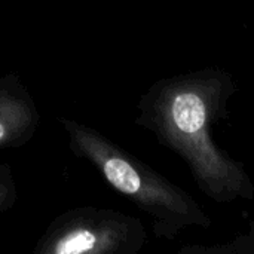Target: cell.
Masks as SVG:
<instances>
[{
    "mask_svg": "<svg viewBox=\"0 0 254 254\" xmlns=\"http://www.w3.org/2000/svg\"><path fill=\"white\" fill-rule=\"evenodd\" d=\"M237 92L229 71L207 67L156 80L137 104L135 124L179 155L198 189L217 204L254 199V183L244 162L213 140V127L226 118Z\"/></svg>",
    "mask_w": 254,
    "mask_h": 254,
    "instance_id": "1",
    "label": "cell"
},
{
    "mask_svg": "<svg viewBox=\"0 0 254 254\" xmlns=\"http://www.w3.org/2000/svg\"><path fill=\"white\" fill-rule=\"evenodd\" d=\"M60 122L71 152L92 164L110 188L149 216L155 237L173 241L189 228L211 226L210 216L186 190L146 162L85 124L67 118Z\"/></svg>",
    "mask_w": 254,
    "mask_h": 254,
    "instance_id": "2",
    "label": "cell"
},
{
    "mask_svg": "<svg viewBox=\"0 0 254 254\" xmlns=\"http://www.w3.org/2000/svg\"><path fill=\"white\" fill-rule=\"evenodd\" d=\"M147 241L143 222L100 207H76L52 220L39 238L37 254H137Z\"/></svg>",
    "mask_w": 254,
    "mask_h": 254,
    "instance_id": "3",
    "label": "cell"
},
{
    "mask_svg": "<svg viewBox=\"0 0 254 254\" xmlns=\"http://www.w3.org/2000/svg\"><path fill=\"white\" fill-rule=\"evenodd\" d=\"M40 122L37 106L15 74L0 76V150L27 143Z\"/></svg>",
    "mask_w": 254,
    "mask_h": 254,
    "instance_id": "4",
    "label": "cell"
},
{
    "mask_svg": "<svg viewBox=\"0 0 254 254\" xmlns=\"http://www.w3.org/2000/svg\"><path fill=\"white\" fill-rule=\"evenodd\" d=\"M180 254H254V219L249 220L247 232L240 234L234 240L214 246H188Z\"/></svg>",
    "mask_w": 254,
    "mask_h": 254,
    "instance_id": "5",
    "label": "cell"
},
{
    "mask_svg": "<svg viewBox=\"0 0 254 254\" xmlns=\"http://www.w3.org/2000/svg\"><path fill=\"white\" fill-rule=\"evenodd\" d=\"M18 198L16 182L13 177L12 167L0 162V214L10 210Z\"/></svg>",
    "mask_w": 254,
    "mask_h": 254,
    "instance_id": "6",
    "label": "cell"
}]
</instances>
